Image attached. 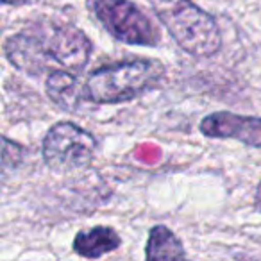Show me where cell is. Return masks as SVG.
Wrapping results in <instances>:
<instances>
[{"mask_svg":"<svg viewBox=\"0 0 261 261\" xmlns=\"http://www.w3.org/2000/svg\"><path fill=\"white\" fill-rule=\"evenodd\" d=\"M165 75L158 59H133L100 66L84 84L86 100L93 104H122L152 90Z\"/></svg>","mask_w":261,"mask_h":261,"instance_id":"cell-1","label":"cell"},{"mask_svg":"<svg viewBox=\"0 0 261 261\" xmlns=\"http://www.w3.org/2000/svg\"><path fill=\"white\" fill-rule=\"evenodd\" d=\"M174 41L195 58H210L222 47L217 22L192 0H149Z\"/></svg>","mask_w":261,"mask_h":261,"instance_id":"cell-2","label":"cell"},{"mask_svg":"<svg viewBox=\"0 0 261 261\" xmlns=\"http://www.w3.org/2000/svg\"><path fill=\"white\" fill-rule=\"evenodd\" d=\"M88 6L115 40L142 47H156L160 43L158 27L129 0H90Z\"/></svg>","mask_w":261,"mask_h":261,"instance_id":"cell-3","label":"cell"},{"mask_svg":"<svg viewBox=\"0 0 261 261\" xmlns=\"http://www.w3.org/2000/svg\"><path fill=\"white\" fill-rule=\"evenodd\" d=\"M31 33L36 38L40 56L48 73L52 66L58 70L79 73L88 65L91 56V41L81 29L73 25L34 27Z\"/></svg>","mask_w":261,"mask_h":261,"instance_id":"cell-4","label":"cell"},{"mask_svg":"<svg viewBox=\"0 0 261 261\" xmlns=\"http://www.w3.org/2000/svg\"><path fill=\"white\" fill-rule=\"evenodd\" d=\"M97 152V140L72 122H59L43 138V160L54 172H73L90 167Z\"/></svg>","mask_w":261,"mask_h":261,"instance_id":"cell-5","label":"cell"},{"mask_svg":"<svg viewBox=\"0 0 261 261\" xmlns=\"http://www.w3.org/2000/svg\"><path fill=\"white\" fill-rule=\"evenodd\" d=\"M207 138L236 140L252 149H261V118L236 115L231 111H217L204 116L199 125Z\"/></svg>","mask_w":261,"mask_h":261,"instance_id":"cell-6","label":"cell"},{"mask_svg":"<svg viewBox=\"0 0 261 261\" xmlns=\"http://www.w3.org/2000/svg\"><path fill=\"white\" fill-rule=\"evenodd\" d=\"M47 95L59 109L68 113H75L81 102L86 98L84 86H81L75 73L66 70H52L45 81Z\"/></svg>","mask_w":261,"mask_h":261,"instance_id":"cell-7","label":"cell"},{"mask_svg":"<svg viewBox=\"0 0 261 261\" xmlns=\"http://www.w3.org/2000/svg\"><path fill=\"white\" fill-rule=\"evenodd\" d=\"M122 245L120 234L109 225H95L79 231L73 238V250L88 259H98Z\"/></svg>","mask_w":261,"mask_h":261,"instance_id":"cell-8","label":"cell"},{"mask_svg":"<svg viewBox=\"0 0 261 261\" xmlns=\"http://www.w3.org/2000/svg\"><path fill=\"white\" fill-rule=\"evenodd\" d=\"M185 257L182 242L167 227L154 225L145 245V261H177Z\"/></svg>","mask_w":261,"mask_h":261,"instance_id":"cell-9","label":"cell"},{"mask_svg":"<svg viewBox=\"0 0 261 261\" xmlns=\"http://www.w3.org/2000/svg\"><path fill=\"white\" fill-rule=\"evenodd\" d=\"M23 147L0 135V177L11 174L23 163Z\"/></svg>","mask_w":261,"mask_h":261,"instance_id":"cell-10","label":"cell"},{"mask_svg":"<svg viewBox=\"0 0 261 261\" xmlns=\"http://www.w3.org/2000/svg\"><path fill=\"white\" fill-rule=\"evenodd\" d=\"M254 206H256L257 211H261V181L256 188V193H254Z\"/></svg>","mask_w":261,"mask_h":261,"instance_id":"cell-11","label":"cell"},{"mask_svg":"<svg viewBox=\"0 0 261 261\" xmlns=\"http://www.w3.org/2000/svg\"><path fill=\"white\" fill-rule=\"evenodd\" d=\"M27 0H0V4H23Z\"/></svg>","mask_w":261,"mask_h":261,"instance_id":"cell-12","label":"cell"},{"mask_svg":"<svg viewBox=\"0 0 261 261\" xmlns=\"http://www.w3.org/2000/svg\"><path fill=\"white\" fill-rule=\"evenodd\" d=\"M177 261H188V259H185V257H182V259H177Z\"/></svg>","mask_w":261,"mask_h":261,"instance_id":"cell-13","label":"cell"}]
</instances>
